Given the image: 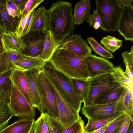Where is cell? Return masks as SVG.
I'll return each instance as SVG.
<instances>
[{
  "mask_svg": "<svg viewBox=\"0 0 133 133\" xmlns=\"http://www.w3.org/2000/svg\"><path fill=\"white\" fill-rule=\"evenodd\" d=\"M48 29L58 45L73 34L75 24L71 3L58 1L48 10Z\"/></svg>",
  "mask_w": 133,
  "mask_h": 133,
  "instance_id": "obj_1",
  "label": "cell"
},
{
  "mask_svg": "<svg viewBox=\"0 0 133 133\" xmlns=\"http://www.w3.org/2000/svg\"><path fill=\"white\" fill-rule=\"evenodd\" d=\"M85 57L58 47L49 62L54 68L72 79H89Z\"/></svg>",
  "mask_w": 133,
  "mask_h": 133,
  "instance_id": "obj_2",
  "label": "cell"
},
{
  "mask_svg": "<svg viewBox=\"0 0 133 133\" xmlns=\"http://www.w3.org/2000/svg\"><path fill=\"white\" fill-rule=\"evenodd\" d=\"M96 10L101 21L100 28L106 32L117 31L122 6L118 0H96Z\"/></svg>",
  "mask_w": 133,
  "mask_h": 133,
  "instance_id": "obj_3",
  "label": "cell"
},
{
  "mask_svg": "<svg viewBox=\"0 0 133 133\" xmlns=\"http://www.w3.org/2000/svg\"><path fill=\"white\" fill-rule=\"evenodd\" d=\"M43 68L57 84L68 103L79 113L82 102L72 79L56 70L49 62L46 63Z\"/></svg>",
  "mask_w": 133,
  "mask_h": 133,
  "instance_id": "obj_4",
  "label": "cell"
},
{
  "mask_svg": "<svg viewBox=\"0 0 133 133\" xmlns=\"http://www.w3.org/2000/svg\"><path fill=\"white\" fill-rule=\"evenodd\" d=\"M43 67L40 69L37 80L41 101V114L47 113L50 116L59 119V114L56 98L44 74Z\"/></svg>",
  "mask_w": 133,
  "mask_h": 133,
  "instance_id": "obj_5",
  "label": "cell"
},
{
  "mask_svg": "<svg viewBox=\"0 0 133 133\" xmlns=\"http://www.w3.org/2000/svg\"><path fill=\"white\" fill-rule=\"evenodd\" d=\"M43 71L56 98L59 114V119L65 128L69 127L81 117L68 103L56 83L44 70Z\"/></svg>",
  "mask_w": 133,
  "mask_h": 133,
  "instance_id": "obj_6",
  "label": "cell"
},
{
  "mask_svg": "<svg viewBox=\"0 0 133 133\" xmlns=\"http://www.w3.org/2000/svg\"><path fill=\"white\" fill-rule=\"evenodd\" d=\"M81 109L82 113L88 120L108 119L119 116L125 112L122 98L116 102L83 106Z\"/></svg>",
  "mask_w": 133,
  "mask_h": 133,
  "instance_id": "obj_7",
  "label": "cell"
},
{
  "mask_svg": "<svg viewBox=\"0 0 133 133\" xmlns=\"http://www.w3.org/2000/svg\"><path fill=\"white\" fill-rule=\"evenodd\" d=\"M90 86L83 102V106L92 105L94 100L103 92L114 87L122 86L114 83L110 73H107L90 78Z\"/></svg>",
  "mask_w": 133,
  "mask_h": 133,
  "instance_id": "obj_8",
  "label": "cell"
},
{
  "mask_svg": "<svg viewBox=\"0 0 133 133\" xmlns=\"http://www.w3.org/2000/svg\"><path fill=\"white\" fill-rule=\"evenodd\" d=\"M9 106L14 116L34 118L35 108L30 105L17 86L12 83Z\"/></svg>",
  "mask_w": 133,
  "mask_h": 133,
  "instance_id": "obj_9",
  "label": "cell"
},
{
  "mask_svg": "<svg viewBox=\"0 0 133 133\" xmlns=\"http://www.w3.org/2000/svg\"><path fill=\"white\" fill-rule=\"evenodd\" d=\"M44 30L31 31L22 38L26 47L21 54L32 57H41L43 52L45 39Z\"/></svg>",
  "mask_w": 133,
  "mask_h": 133,
  "instance_id": "obj_10",
  "label": "cell"
},
{
  "mask_svg": "<svg viewBox=\"0 0 133 133\" xmlns=\"http://www.w3.org/2000/svg\"><path fill=\"white\" fill-rule=\"evenodd\" d=\"M84 59L90 78L110 73L114 67L113 63L107 59L92 54Z\"/></svg>",
  "mask_w": 133,
  "mask_h": 133,
  "instance_id": "obj_11",
  "label": "cell"
},
{
  "mask_svg": "<svg viewBox=\"0 0 133 133\" xmlns=\"http://www.w3.org/2000/svg\"><path fill=\"white\" fill-rule=\"evenodd\" d=\"M12 82L10 80L0 89V131L8 125V122L14 116L9 106Z\"/></svg>",
  "mask_w": 133,
  "mask_h": 133,
  "instance_id": "obj_12",
  "label": "cell"
},
{
  "mask_svg": "<svg viewBox=\"0 0 133 133\" xmlns=\"http://www.w3.org/2000/svg\"><path fill=\"white\" fill-rule=\"evenodd\" d=\"M58 47L67 50L82 57H85L91 54L90 47L80 35L72 34L65 39Z\"/></svg>",
  "mask_w": 133,
  "mask_h": 133,
  "instance_id": "obj_13",
  "label": "cell"
},
{
  "mask_svg": "<svg viewBox=\"0 0 133 133\" xmlns=\"http://www.w3.org/2000/svg\"><path fill=\"white\" fill-rule=\"evenodd\" d=\"M117 31L125 40L133 41V8L122 6Z\"/></svg>",
  "mask_w": 133,
  "mask_h": 133,
  "instance_id": "obj_14",
  "label": "cell"
},
{
  "mask_svg": "<svg viewBox=\"0 0 133 133\" xmlns=\"http://www.w3.org/2000/svg\"><path fill=\"white\" fill-rule=\"evenodd\" d=\"M40 69H33L24 71V72L28 82L33 106L35 108H36L41 112V101L37 83V78Z\"/></svg>",
  "mask_w": 133,
  "mask_h": 133,
  "instance_id": "obj_15",
  "label": "cell"
},
{
  "mask_svg": "<svg viewBox=\"0 0 133 133\" xmlns=\"http://www.w3.org/2000/svg\"><path fill=\"white\" fill-rule=\"evenodd\" d=\"M6 0H0V29L3 32L15 33L21 17H13L8 14L6 7Z\"/></svg>",
  "mask_w": 133,
  "mask_h": 133,
  "instance_id": "obj_16",
  "label": "cell"
},
{
  "mask_svg": "<svg viewBox=\"0 0 133 133\" xmlns=\"http://www.w3.org/2000/svg\"><path fill=\"white\" fill-rule=\"evenodd\" d=\"M10 78L12 83L17 86L19 91L31 107L35 108L33 106L28 82L24 71L14 68L10 74Z\"/></svg>",
  "mask_w": 133,
  "mask_h": 133,
  "instance_id": "obj_17",
  "label": "cell"
},
{
  "mask_svg": "<svg viewBox=\"0 0 133 133\" xmlns=\"http://www.w3.org/2000/svg\"><path fill=\"white\" fill-rule=\"evenodd\" d=\"M2 42L5 51L14 50L21 53L26 47L23 39L15 33L3 32Z\"/></svg>",
  "mask_w": 133,
  "mask_h": 133,
  "instance_id": "obj_18",
  "label": "cell"
},
{
  "mask_svg": "<svg viewBox=\"0 0 133 133\" xmlns=\"http://www.w3.org/2000/svg\"><path fill=\"white\" fill-rule=\"evenodd\" d=\"M125 88L120 86L107 90L96 98L92 104H106L118 101L122 98Z\"/></svg>",
  "mask_w": 133,
  "mask_h": 133,
  "instance_id": "obj_19",
  "label": "cell"
},
{
  "mask_svg": "<svg viewBox=\"0 0 133 133\" xmlns=\"http://www.w3.org/2000/svg\"><path fill=\"white\" fill-rule=\"evenodd\" d=\"M35 122L33 118H19L0 131V133H30Z\"/></svg>",
  "mask_w": 133,
  "mask_h": 133,
  "instance_id": "obj_20",
  "label": "cell"
},
{
  "mask_svg": "<svg viewBox=\"0 0 133 133\" xmlns=\"http://www.w3.org/2000/svg\"><path fill=\"white\" fill-rule=\"evenodd\" d=\"M14 68L25 71L43 67L46 63L39 57H32L24 55L14 63Z\"/></svg>",
  "mask_w": 133,
  "mask_h": 133,
  "instance_id": "obj_21",
  "label": "cell"
},
{
  "mask_svg": "<svg viewBox=\"0 0 133 133\" xmlns=\"http://www.w3.org/2000/svg\"><path fill=\"white\" fill-rule=\"evenodd\" d=\"M48 29V12L43 6L35 11L33 22L30 30H44Z\"/></svg>",
  "mask_w": 133,
  "mask_h": 133,
  "instance_id": "obj_22",
  "label": "cell"
},
{
  "mask_svg": "<svg viewBox=\"0 0 133 133\" xmlns=\"http://www.w3.org/2000/svg\"><path fill=\"white\" fill-rule=\"evenodd\" d=\"M91 3L89 0H82L75 5L73 16L75 24L79 25L88 18L90 15Z\"/></svg>",
  "mask_w": 133,
  "mask_h": 133,
  "instance_id": "obj_23",
  "label": "cell"
},
{
  "mask_svg": "<svg viewBox=\"0 0 133 133\" xmlns=\"http://www.w3.org/2000/svg\"><path fill=\"white\" fill-rule=\"evenodd\" d=\"M24 55L16 51L8 50L0 56V73L14 68V63Z\"/></svg>",
  "mask_w": 133,
  "mask_h": 133,
  "instance_id": "obj_24",
  "label": "cell"
},
{
  "mask_svg": "<svg viewBox=\"0 0 133 133\" xmlns=\"http://www.w3.org/2000/svg\"><path fill=\"white\" fill-rule=\"evenodd\" d=\"M45 32V40L43 52L41 58L46 63L49 62L58 47V44L50 31L48 29Z\"/></svg>",
  "mask_w": 133,
  "mask_h": 133,
  "instance_id": "obj_25",
  "label": "cell"
},
{
  "mask_svg": "<svg viewBox=\"0 0 133 133\" xmlns=\"http://www.w3.org/2000/svg\"><path fill=\"white\" fill-rule=\"evenodd\" d=\"M110 74L114 83L121 85L130 91L133 89V80L129 78L120 66L114 67Z\"/></svg>",
  "mask_w": 133,
  "mask_h": 133,
  "instance_id": "obj_26",
  "label": "cell"
},
{
  "mask_svg": "<svg viewBox=\"0 0 133 133\" xmlns=\"http://www.w3.org/2000/svg\"><path fill=\"white\" fill-rule=\"evenodd\" d=\"M48 133H62L65 128L60 120L46 113L43 114Z\"/></svg>",
  "mask_w": 133,
  "mask_h": 133,
  "instance_id": "obj_27",
  "label": "cell"
},
{
  "mask_svg": "<svg viewBox=\"0 0 133 133\" xmlns=\"http://www.w3.org/2000/svg\"><path fill=\"white\" fill-rule=\"evenodd\" d=\"M87 41L90 46L91 50H93L96 54L106 59L114 57L111 52L103 47L94 37H90L87 38Z\"/></svg>",
  "mask_w": 133,
  "mask_h": 133,
  "instance_id": "obj_28",
  "label": "cell"
},
{
  "mask_svg": "<svg viewBox=\"0 0 133 133\" xmlns=\"http://www.w3.org/2000/svg\"><path fill=\"white\" fill-rule=\"evenodd\" d=\"M119 116L107 119L88 120L87 124L84 127V133H91L101 128L110 123Z\"/></svg>",
  "mask_w": 133,
  "mask_h": 133,
  "instance_id": "obj_29",
  "label": "cell"
},
{
  "mask_svg": "<svg viewBox=\"0 0 133 133\" xmlns=\"http://www.w3.org/2000/svg\"><path fill=\"white\" fill-rule=\"evenodd\" d=\"M100 43L108 50L114 53L122 46V41L109 35L103 37Z\"/></svg>",
  "mask_w": 133,
  "mask_h": 133,
  "instance_id": "obj_30",
  "label": "cell"
},
{
  "mask_svg": "<svg viewBox=\"0 0 133 133\" xmlns=\"http://www.w3.org/2000/svg\"><path fill=\"white\" fill-rule=\"evenodd\" d=\"M72 79L81 100L83 102L89 89L90 84L89 79L87 80Z\"/></svg>",
  "mask_w": 133,
  "mask_h": 133,
  "instance_id": "obj_31",
  "label": "cell"
},
{
  "mask_svg": "<svg viewBox=\"0 0 133 133\" xmlns=\"http://www.w3.org/2000/svg\"><path fill=\"white\" fill-rule=\"evenodd\" d=\"M122 56L125 67L124 72L133 80V46L131 47L130 51L122 52Z\"/></svg>",
  "mask_w": 133,
  "mask_h": 133,
  "instance_id": "obj_32",
  "label": "cell"
},
{
  "mask_svg": "<svg viewBox=\"0 0 133 133\" xmlns=\"http://www.w3.org/2000/svg\"><path fill=\"white\" fill-rule=\"evenodd\" d=\"M122 99L125 112L131 118H133V97L131 96L130 91L126 88L122 97Z\"/></svg>",
  "mask_w": 133,
  "mask_h": 133,
  "instance_id": "obj_33",
  "label": "cell"
},
{
  "mask_svg": "<svg viewBox=\"0 0 133 133\" xmlns=\"http://www.w3.org/2000/svg\"><path fill=\"white\" fill-rule=\"evenodd\" d=\"M124 112L109 124L104 133H118L127 115Z\"/></svg>",
  "mask_w": 133,
  "mask_h": 133,
  "instance_id": "obj_34",
  "label": "cell"
},
{
  "mask_svg": "<svg viewBox=\"0 0 133 133\" xmlns=\"http://www.w3.org/2000/svg\"><path fill=\"white\" fill-rule=\"evenodd\" d=\"M30 133H48L43 114L34 122Z\"/></svg>",
  "mask_w": 133,
  "mask_h": 133,
  "instance_id": "obj_35",
  "label": "cell"
},
{
  "mask_svg": "<svg viewBox=\"0 0 133 133\" xmlns=\"http://www.w3.org/2000/svg\"><path fill=\"white\" fill-rule=\"evenodd\" d=\"M84 121L80 118L69 127L65 128L62 133H84Z\"/></svg>",
  "mask_w": 133,
  "mask_h": 133,
  "instance_id": "obj_36",
  "label": "cell"
},
{
  "mask_svg": "<svg viewBox=\"0 0 133 133\" xmlns=\"http://www.w3.org/2000/svg\"><path fill=\"white\" fill-rule=\"evenodd\" d=\"M6 7L8 14L11 16L21 17L22 12L13 0H6Z\"/></svg>",
  "mask_w": 133,
  "mask_h": 133,
  "instance_id": "obj_37",
  "label": "cell"
},
{
  "mask_svg": "<svg viewBox=\"0 0 133 133\" xmlns=\"http://www.w3.org/2000/svg\"><path fill=\"white\" fill-rule=\"evenodd\" d=\"M44 0H28L22 12L21 18L27 15L33 11Z\"/></svg>",
  "mask_w": 133,
  "mask_h": 133,
  "instance_id": "obj_38",
  "label": "cell"
},
{
  "mask_svg": "<svg viewBox=\"0 0 133 133\" xmlns=\"http://www.w3.org/2000/svg\"><path fill=\"white\" fill-rule=\"evenodd\" d=\"M35 10V9L32 11L27 18L23 32L22 36L28 34L30 30L33 22Z\"/></svg>",
  "mask_w": 133,
  "mask_h": 133,
  "instance_id": "obj_39",
  "label": "cell"
},
{
  "mask_svg": "<svg viewBox=\"0 0 133 133\" xmlns=\"http://www.w3.org/2000/svg\"><path fill=\"white\" fill-rule=\"evenodd\" d=\"M13 69L0 73V89L10 81V76Z\"/></svg>",
  "mask_w": 133,
  "mask_h": 133,
  "instance_id": "obj_40",
  "label": "cell"
},
{
  "mask_svg": "<svg viewBox=\"0 0 133 133\" xmlns=\"http://www.w3.org/2000/svg\"><path fill=\"white\" fill-rule=\"evenodd\" d=\"M87 19V22L89 26L92 28H94V24L96 22L99 23L101 24L100 17L96 10H94L93 14L90 15Z\"/></svg>",
  "mask_w": 133,
  "mask_h": 133,
  "instance_id": "obj_41",
  "label": "cell"
},
{
  "mask_svg": "<svg viewBox=\"0 0 133 133\" xmlns=\"http://www.w3.org/2000/svg\"><path fill=\"white\" fill-rule=\"evenodd\" d=\"M132 120H133V118L127 114L125 119L121 126L118 133H126L128 129Z\"/></svg>",
  "mask_w": 133,
  "mask_h": 133,
  "instance_id": "obj_42",
  "label": "cell"
},
{
  "mask_svg": "<svg viewBox=\"0 0 133 133\" xmlns=\"http://www.w3.org/2000/svg\"><path fill=\"white\" fill-rule=\"evenodd\" d=\"M22 12L28 0H13Z\"/></svg>",
  "mask_w": 133,
  "mask_h": 133,
  "instance_id": "obj_43",
  "label": "cell"
},
{
  "mask_svg": "<svg viewBox=\"0 0 133 133\" xmlns=\"http://www.w3.org/2000/svg\"><path fill=\"white\" fill-rule=\"evenodd\" d=\"M122 6H129L133 8V0H118Z\"/></svg>",
  "mask_w": 133,
  "mask_h": 133,
  "instance_id": "obj_44",
  "label": "cell"
},
{
  "mask_svg": "<svg viewBox=\"0 0 133 133\" xmlns=\"http://www.w3.org/2000/svg\"><path fill=\"white\" fill-rule=\"evenodd\" d=\"M3 32L0 29V56L5 51L2 42V38Z\"/></svg>",
  "mask_w": 133,
  "mask_h": 133,
  "instance_id": "obj_45",
  "label": "cell"
},
{
  "mask_svg": "<svg viewBox=\"0 0 133 133\" xmlns=\"http://www.w3.org/2000/svg\"><path fill=\"white\" fill-rule=\"evenodd\" d=\"M109 124L105 125L101 128L96 130L91 133H104Z\"/></svg>",
  "mask_w": 133,
  "mask_h": 133,
  "instance_id": "obj_46",
  "label": "cell"
},
{
  "mask_svg": "<svg viewBox=\"0 0 133 133\" xmlns=\"http://www.w3.org/2000/svg\"><path fill=\"white\" fill-rule=\"evenodd\" d=\"M126 133H133V120H131L128 129Z\"/></svg>",
  "mask_w": 133,
  "mask_h": 133,
  "instance_id": "obj_47",
  "label": "cell"
},
{
  "mask_svg": "<svg viewBox=\"0 0 133 133\" xmlns=\"http://www.w3.org/2000/svg\"><path fill=\"white\" fill-rule=\"evenodd\" d=\"M101 25V24L98 22L95 23L94 25V29H97L100 28Z\"/></svg>",
  "mask_w": 133,
  "mask_h": 133,
  "instance_id": "obj_48",
  "label": "cell"
}]
</instances>
